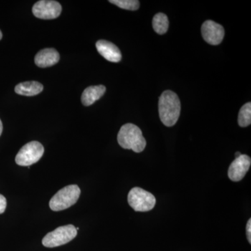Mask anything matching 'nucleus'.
Instances as JSON below:
<instances>
[{
  "label": "nucleus",
  "instance_id": "1",
  "mask_svg": "<svg viewBox=\"0 0 251 251\" xmlns=\"http://www.w3.org/2000/svg\"><path fill=\"white\" fill-rule=\"evenodd\" d=\"M181 112V103L178 96L172 91L162 93L158 100V112L163 125L168 127L176 125Z\"/></svg>",
  "mask_w": 251,
  "mask_h": 251
},
{
  "label": "nucleus",
  "instance_id": "2",
  "mask_svg": "<svg viewBox=\"0 0 251 251\" xmlns=\"http://www.w3.org/2000/svg\"><path fill=\"white\" fill-rule=\"evenodd\" d=\"M117 141L122 148L140 153L144 151L147 142L139 127L133 124L122 126L117 135Z\"/></svg>",
  "mask_w": 251,
  "mask_h": 251
},
{
  "label": "nucleus",
  "instance_id": "3",
  "mask_svg": "<svg viewBox=\"0 0 251 251\" xmlns=\"http://www.w3.org/2000/svg\"><path fill=\"white\" fill-rule=\"evenodd\" d=\"M80 196V189L77 185H69L59 190L50 201V208L54 211L68 209L75 204Z\"/></svg>",
  "mask_w": 251,
  "mask_h": 251
},
{
  "label": "nucleus",
  "instance_id": "4",
  "mask_svg": "<svg viewBox=\"0 0 251 251\" xmlns=\"http://www.w3.org/2000/svg\"><path fill=\"white\" fill-rule=\"evenodd\" d=\"M77 230L73 225L61 226L46 234L42 240L44 247L54 248L70 242L77 236Z\"/></svg>",
  "mask_w": 251,
  "mask_h": 251
},
{
  "label": "nucleus",
  "instance_id": "5",
  "mask_svg": "<svg viewBox=\"0 0 251 251\" xmlns=\"http://www.w3.org/2000/svg\"><path fill=\"white\" fill-rule=\"evenodd\" d=\"M128 202L135 211L146 212L153 209L156 204V198L151 193L143 188L135 187L128 193Z\"/></svg>",
  "mask_w": 251,
  "mask_h": 251
},
{
  "label": "nucleus",
  "instance_id": "6",
  "mask_svg": "<svg viewBox=\"0 0 251 251\" xmlns=\"http://www.w3.org/2000/svg\"><path fill=\"white\" fill-rule=\"evenodd\" d=\"M44 148L37 141H31L21 149L16 156V163L20 166H30L41 159Z\"/></svg>",
  "mask_w": 251,
  "mask_h": 251
},
{
  "label": "nucleus",
  "instance_id": "7",
  "mask_svg": "<svg viewBox=\"0 0 251 251\" xmlns=\"http://www.w3.org/2000/svg\"><path fill=\"white\" fill-rule=\"evenodd\" d=\"M32 12L34 16L41 19H54L61 14L62 6L53 0H41L33 6Z\"/></svg>",
  "mask_w": 251,
  "mask_h": 251
},
{
  "label": "nucleus",
  "instance_id": "8",
  "mask_svg": "<svg viewBox=\"0 0 251 251\" xmlns=\"http://www.w3.org/2000/svg\"><path fill=\"white\" fill-rule=\"evenodd\" d=\"M201 31H202L203 39L211 45H219L224 39V28L214 21H205L202 24Z\"/></svg>",
  "mask_w": 251,
  "mask_h": 251
},
{
  "label": "nucleus",
  "instance_id": "9",
  "mask_svg": "<svg viewBox=\"0 0 251 251\" xmlns=\"http://www.w3.org/2000/svg\"><path fill=\"white\" fill-rule=\"evenodd\" d=\"M251 164L250 156L242 154L236 158L229 166L228 176L233 181H239L245 176Z\"/></svg>",
  "mask_w": 251,
  "mask_h": 251
},
{
  "label": "nucleus",
  "instance_id": "10",
  "mask_svg": "<svg viewBox=\"0 0 251 251\" xmlns=\"http://www.w3.org/2000/svg\"><path fill=\"white\" fill-rule=\"evenodd\" d=\"M96 47L99 54L109 62H119L121 61L122 54L120 49L110 41L99 40L96 44Z\"/></svg>",
  "mask_w": 251,
  "mask_h": 251
},
{
  "label": "nucleus",
  "instance_id": "11",
  "mask_svg": "<svg viewBox=\"0 0 251 251\" xmlns=\"http://www.w3.org/2000/svg\"><path fill=\"white\" fill-rule=\"evenodd\" d=\"M59 52L54 49H46L39 51L34 58L36 65L41 68L52 67L59 60Z\"/></svg>",
  "mask_w": 251,
  "mask_h": 251
},
{
  "label": "nucleus",
  "instance_id": "12",
  "mask_svg": "<svg viewBox=\"0 0 251 251\" xmlns=\"http://www.w3.org/2000/svg\"><path fill=\"white\" fill-rule=\"evenodd\" d=\"M105 90L106 88L103 85L90 86L87 87L84 90L81 97L82 104L85 106L92 105L94 102L103 97Z\"/></svg>",
  "mask_w": 251,
  "mask_h": 251
},
{
  "label": "nucleus",
  "instance_id": "13",
  "mask_svg": "<svg viewBox=\"0 0 251 251\" xmlns=\"http://www.w3.org/2000/svg\"><path fill=\"white\" fill-rule=\"evenodd\" d=\"M44 90V86L36 81L21 82L15 87V92L20 95L32 97L40 94Z\"/></svg>",
  "mask_w": 251,
  "mask_h": 251
},
{
  "label": "nucleus",
  "instance_id": "14",
  "mask_svg": "<svg viewBox=\"0 0 251 251\" xmlns=\"http://www.w3.org/2000/svg\"><path fill=\"white\" fill-rule=\"evenodd\" d=\"M153 28L157 34H164L169 27V21L166 14H157L155 15L152 21Z\"/></svg>",
  "mask_w": 251,
  "mask_h": 251
},
{
  "label": "nucleus",
  "instance_id": "15",
  "mask_svg": "<svg viewBox=\"0 0 251 251\" xmlns=\"http://www.w3.org/2000/svg\"><path fill=\"white\" fill-rule=\"evenodd\" d=\"M238 123L241 127L249 126L251 124V102L243 105L238 117Z\"/></svg>",
  "mask_w": 251,
  "mask_h": 251
},
{
  "label": "nucleus",
  "instance_id": "16",
  "mask_svg": "<svg viewBox=\"0 0 251 251\" xmlns=\"http://www.w3.org/2000/svg\"><path fill=\"white\" fill-rule=\"evenodd\" d=\"M109 1L121 9L130 11H136L140 7V1L138 0H110Z\"/></svg>",
  "mask_w": 251,
  "mask_h": 251
},
{
  "label": "nucleus",
  "instance_id": "17",
  "mask_svg": "<svg viewBox=\"0 0 251 251\" xmlns=\"http://www.w3.org/2000/svg\"><path fill=\"white\" fill-rule=\"evenodd\" d=\"M6 200L4 196L0 194V214H3L6 210Z\"/></svg>",
  "mask_w": 251,
  "mask_h": 251
},
{
  "label": "nucleus",
  "instance_id": "18",
  "mask_svg": "<svg viewBox=\"0 0 251 251\" xmlns=\"http://www.w3.org/2000/svg\"><path fill=\"white\" fill-rule=\"evenodd\" d=\"M247 235L249 242L251 244V219L248 221L247 225Z\"/></svg>",
  "mask_w": 251,
  "mask_h": 251
},
{
  "label": "nucleus",
  "instance_id": "19",
  "mask_svg": "<svg viewBox=\"0 0 251 251\" xmlns=\"http://www.w3.org/2000/svg\"><path fill=\"white\" fill-rule=\"evenodd\" d=\"M2 130H3L2 122H1V120H0V136H1V133H2Z\"/></svg>",
  "mask_w": 251,
  "mask_h": 251
},
{
  "label": "nucleus",
  "instance_id": "20",
  "mask_svg": "<svg viewBox=\"0 0 251 251\" xmlns=\"http://www.w3.org/2000/svg\"><path fill=\"white\" fill-rule=\"evenodd\" d=\"M241 155H242V153H241L240 152H236V153H235L236 158H238V157L240 156Z\"/></svg>",
  "mask_w": 251,
  "mask_h": 251
},
{
  "label": "nucleus",
  "instance_id": "21",
  "mask_svg": "<svg viewBox=\"0 0 251 251\" xmlns=\"http://www.w3.org/2000/svg\"><path fill=\"white\" fill-rule=\"evenodd\" d=\"M2 39V33H1V30H0V40Z\"/></svg>",
  "mask_w": 251,
  "mask_h": 251
}]
</instances>
